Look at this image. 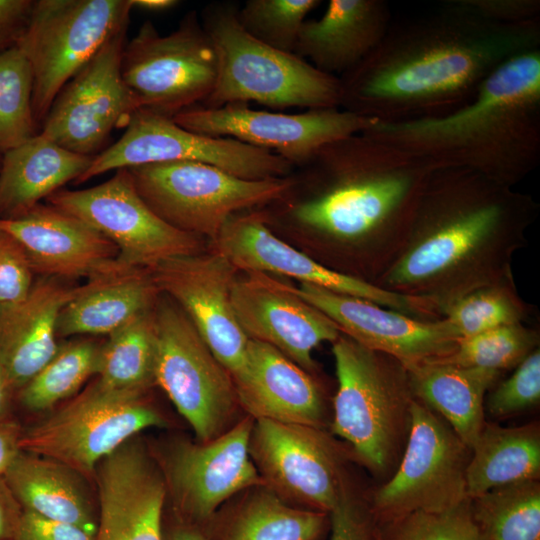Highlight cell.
<instances>
[{"label": "cell", "mask_w": 540, "mask_h": 540, "mask_svg": "<svg viewBox=\"0 0 540 540\" xmlns=\"http://www.w3.org/2000/svg\"><path fill=\"white\" fill-rule=\"evenodd\" d=\"M99 514L94 540H164L167 492L146 449L130 439L96 468Z\"/></svg>", "instance_id": "obj_23"}, {"label": "cell", "mask_w": 540, "mask_h": 540, "mask_svg": "<svg viewBox=\"0 0 540 540\" xmlns=\"http://www.w3.org/2000/svg\"><path fill=\"white\" fill-rule=\"evenodd\" d=\"M22 512L4 477H0V540H13Z\"/></svg>", "instance_id": "obj_49"}, {"label": "cell", "mask_w": 540, "mask_h": 540, "mask_svg": "<svg viewBox=\"0 0 540 540\" xmlns=\"http://www.w3.org/2000/svg\"><path fill=\"white\" fill-rule=\"evenodd\" d=\"M154 308L108 335L100 346L96 371L99 384L142 393L155 384Z\"/></svg>", "instance_id": "obj_34"}, {"label": "cell", "mask_w": 540, "mask_h": 540, "mask_svg": "<svg viewBox=\"0 0 540 540\" xmlns=\"http://www.w3.org/2000/svg\"><path fill=\"white\" fill-rule=\"evenodd\" d=\"M100 346L80 340L60 346L55 356L15 395L27 410H48L72 396L96 374Z\"/></svg>", "instance_id": "obj_36"}, {"label": "cell", "mask_w": 540, "mask_h": 540, "mask_svg": "<svg viewBox=\"0 0 540 540\" xmlns=\"http://www.w3.org/2000/svg\"><path fill=\"white\" fill-rule=\"evenodd\" d=\"M33 4L32 0H0V52L17 44Z\"/></svg>", "instance_id": "obj_47"}, {"label": "cell", "mask_w": 540, "mask_h": 540, "mask_svg": "<svg viewBox=\"0 0 540 540\" xmlns=\"http://www.w3.org/2000/svg\"><path fill=\"white\" fill-rule=\"evenodd\" d=\"M144 394L96 381L45 419L23 428L20 449L91 477L103 459L137 433L166 425Z\"/></svg>", "instance_id": "obj_9"}, {"label": "cell", "mask_w": 540, "mask_h": 540, "mask_svg": "<svg viewBox=\"0 0 540 540\" xmlns=\"http://www.w3.org/2000/svg\"><path fill=\"white\" fill-rule=\"evenodd\" d=\"M328 529L329 513L291 505L259 485L234 507L217 540H320Z\"/></svg>", "instance_id": "obj_33"}, {"label": "cell", "mask_w": 540, "mask_h": 540, "mask_svg": "<svg viewBox=\"0 0 540 540\" xmlns=\"http://www.w3.org/2000/svg\"><path fill=\"white\" fill-rule=\"evenodd\" d=\"M319 0H248L237 10L243 29L258 41L294 53L306 16Z\"/></svg>", "instance_id": "obj_40"}, {"label": "cell", "mask_w": 540, "mask_h": 540, "mask_svg": "<svg viewBox=\"0 0 540 540\" xmlns=\"http://www.w3.org/2000/svg\"><path fill=\"white\" fill-rule=\"evenodd\" d=\"M147 271L158 291L184 311L231 377L236 374L249 340L232 305L238 269L212 249L167 259Z\"/></svg>", "instance_id": "obj_19"}, {"label": "cell", "mask_w": 540, "mask_h": 540, "mask_svg": "<svg viewBox=\"0 0 540 540\" xmlns=\"http://www.w3.org/2000/svg\"><path fill=\"white\" fill-rule=\"evenodd\" d=\"M362 133L434 167L465 168L514 187L540 162V49L501 64L456 111L376 121Z\"/></svg>", "instance_id": "obj_4"}, {"label": "cell", "mask_w": 540, "mask_h": 540, "mask_svg": "<svg viewBox=\"0 0 540 540\" xmlns=\"http://www.w3.org/2000/svg\"><path fill=\"white\" fill-rule=\"evenodd\" d=\"M249 454L264 485L300 508L329 513L349 485L343 449L321 428L255 419Z\"/></svg>", "instance_id": "obj_15"}, {"label": "cell", "mask_w": 540, "mask_h": 540, "mask_svg": "<svg viewBox=\"0 0 540 540\" xmlns=\"http://www.w3.org/2000/svg\"><path fill=\"white\" fill-rule=\"evenodd\" d=\"M378 525L379 540H480L470 499L444 511H414Z\"/></svg>", "instance_id": "obj_41"}, {"label": "cell", "mask_w": 540, "mask_h": 540, "mask_svg": "<svg viewBox=\"0 0 540 540\" xmlns=\"http://www.w3.org/2000/svg\"><path fill=\"white\" fill-rule=\"evenodd\" d=\"M435 167L364 133L319 148L294 167L292 185L258 208L355 259L358 277L373 283L407 238L420 196Z\"/></svg>", "instance_id": "obj_2"}, {"label": "cell", "mask_w": 540, "mask_h": 540, "mask_svg": "<svg viewBox=\"0 0 540 540\" xmlns=\"http://www.w3.org/2000/svg\"><path fill=\"white\" fill-rule=\"evenodd\" d=\"M538 345L539 333L516 323L460 339L449 355L434 361L503 372L516 368Z\"/></svg>", "instance_id": "obj_39"}, {"label": "cell", "mask_w": 540, "mask_h": 540, "mask_svg": "<svg viewBox=\"0 0 540 540\" xmlns=\"http://www.w3.org/2000/svg\"><path fill=\"white\" fill-rule=\"evenodd\" d=\"M337 391L331 433L349 443L371 472L394 471L404 450L415 399L408 371L390 355L368 349L344 334L332 342Z\"/></svg>", "instance_id": "obj_6"}, {"label": "cell", "mask_w": 540, "mask_h": 540, "mask_svg": "<svg viewBox=\"0 0 540 540\" xmlns=\"http://www.w3.org/2000/svg\"><path fill=\"white\" fill-rule=\"evenodd\" d=\"M211 243L213 249L238 270L280 274L304 284L365 299L417 319H437L431 307L418 298L390 292L336 271L293 248L272 232L258 209L231 216Z\"/></svg>", "instance_id": "obj_18"}, {"label": "cell", "mask_w": 540, "mask_h": 540, "mask_svg": "<svg viewBox=\"0 0 540 540\" xmlns=\"http://www.w3.org/2000/svg\"><path fill=\"white\" fill-rule=\"evenodd\" d=\"M47 201L111 241L118 261L128 268L149 270L167 259L205 251L204 238L174 228L153 212L127 168L87 189H60Z\"/></svg>", "instance_id": "obj_14"}, {"label": "cell", "mask_w": 540, "mask_h": 540, "mask_svg": "<svg viewBox=\"0 0 540 540\" xmlns=\"http://www.w3.org/2000/svg\"><path fill=\"white\" fill-rule=\"evenodd\" d=\"M172 120L192 132L228 137L273 152L294 167L322 146L362 133L376 122L339 107L286 114L251 109L243 103L218 108L196 105Z\"/></svg>", "instance_id": "obj_17"}, {"label": "cell", "mask_w": 540, "mask_h": 540, "mask_svg": "<svg viewBox=\"0 0 540 540\" xmlns=\"http://www.w3.org/2000/svg\"><path fill=\"white\" fill-rule=\"evenodd\" d=\"M391 23L383 0H330L320 18L303 23L294 54L339 78L377 47Z\"/></svg>", "instance_id": "obj_27"}, {"label": "cell", "mask_w": 540, "mask_h": 540, "mask_svg": "<svg viewBox=\"0 0 540 540\" xmlns=\"http://www.w3.org/2000/svg\"><path fill=\"white\" fill-rule=\"evenodd\" d=\"M330 540H379V525L369 502L356 495L350 484L329 512Z\"/></svg>", "instance_id": "obj_43"}, {"label": "cell", "mask_w": 540, "mask_h": 540, "mask_svg": "<svg viewBox=\"0 0 540 540\" xmlns=\"http://www.w3.org/2000/svg\"><path fill=\"white\" fill-rule=\"evenodd\" d=\"M413 396L443 418L471 450L485 425V395L502 372L434 360L409 368Z\"/></svg>", "instance_id": "obj_29"}, {"label": "cell", "mask_w": 540, "mask_h": 540, "mask_svg": "<svg viewBox=\"0 0 540 540\" xmlns=\"http://www.w3.org/2000/svg\"><path fill=\"white\" fill-rule=\"evenodd\" d=\"M246 274L232 288L233 310L245 335L276 348L308 373L314 371L312 352L338 338L337 325L289 284L261 272Z\"/></svg>", "instance_id": "obj_22"}, {"label": "cell", "mask_w": 540, "mask_h": 540, "mask_svg": "<svg viewBox=\"0 0 540 540\" xmlns=\"http://www.w3.org/2000/svg\"><path fill=\"white\" fill-rule=\"evenodd\" d=\"M480 17L501 24L540 19L539 0H461Z\"/></svg>", "instance_id": "obj_46"}, {"label": "cell", "mask_w": 540, "mask_h": 540, "mask_svg": "<svg viewBox=\"0 0 540 540\" xmlns=\"http://www.w3.org/2000/svg\"><path fill=\"white\" fill-rule=\"evenodd\" d=\"M3 477L23 511L96 533L98 517L84 477L73 469L21 451Z\"/></svg>", "instance_id": "obj_31"}, {"label": "cell", "mask_w": 540, "mask_h": 540, "mask_svg": "<svg viewBox=\"0 0 540 540\" xmlns=\"http://www.w3.org/2000/svg\"><path fill=\"white\" fill-rule=\"evenodd\" d=\"M238 8L231 1L212 2L199 14L217 61L214 88L200 106L256 102L279 109L340 108L339 78L252 37L238 22Z\"/></svg>", "instance_id": "obj_5"}, {"label": "cell", "mask_w": 540, "mask_h": 540, "mask_svg": "<svg viewBox=\"0 0 540 540\" xmlns=\"http://www.w3.org/2000/svg\"><path fill=\"white\" fill-rule=\"evenodd\" d=\"M127 28L106 41L56 96L40 134L59 146L95 156L114 129L125 128L139 103L126 85L121 60Z\"/></svg>", "instance_id": "obj_16"}, {"label": "cell", "mask_w": 540, "mask_h": 540, "mask_svg": "<svg viewBox=\"0 0 540 540\" xmlns=\"http://www.w3.org/2000/svg\"><path fill=\"white\" fill-rule=\"evenodd\" d=\"M540 478V427L538 422L503 427L485 423L471 448L466 469L469 499L515 482Z\"/></svg>", "instance_id": "obj_32"}, {"label": "cell", "mask_w": 540, "mask_h": 540, "mask_svg": "<svg viewBox=\"0 0 540 540\" xmlns=\"http://www.w3.org/2000/svg\"><path fill=\"white\" fill-rule=\"evenodd\" d=\"M538 204L477 172L435 167L405 243L372 283L442 310L483 286L513 279L512 257L526 241Z\"/></svg>", "instance_id": "obj_3"}, {"label": "cell", "mask_w": 540, "mask_h": 540, "mask_svg": "<svg viewBox=\"0 0 540 540\" xmlns=\"http://www.w3.org/2000/svg\"><path fill=\"white\" fill-rule=\"evenodd\" d=\"M480 540H540V483L502 485L470 499Z\"/></svg>", "instance_id": "obj_35"}, {"label": "cell", "mask_w": 540, "mask_h": 540, "mask_svg": "<svg viewBox=\"0 0 540 540\" xmlns=\"http://www.w3.org/2000/svg\"><path fill=\"white\" fill-rule=\"evenodd\" d=\"M154 316L155 384L186 419L198 441H210L235 424L240 405L232 377L169 297L158 298Z\"/></svg>", "instance_id": "obj_10"}, {"label": "cell", "mask_w": 540, "mask_h": 540, "mask_svg": "<svg viewBox=\"0 0 540 540\" xmlns=\"http://www.w3.org/2000/svg\"><path fill=\"white\" fill-rule=\"evenodd\" d=\"M93 157L69 151L40 133L6 151L0 166V219L19 216L75 182Z\"/></svg>", "instance_id": "obj_28"}, {"label": "cell", "mask_w": 540, "mask_h": 540, "mask_svg": "<svg viewBox=\"0 0 540 540\" xmlns=\"http://www.w3.org/2000/svg\"><path fill=\"white\" fill-rule=\"evenodd\" d=\"M291 289L360 345L392 356L406 368L449 355L458 338L443 319L422 320L365 299L300 283Z\"/></svg>", "instance_id": "obj_21"}, {"label": "cell", "mask_w": 540, "mask_h": 540, "mask_svg": "<svg viewBox=\"0 0 540 540\" xmlns=\"http://www.w3.org/2000/svg\"><path fill=\"white\" fill-rule=\"evenodd\" d=\"M34 271L19 242L0 230V305L23 300L33 286Z\"/></svg>", "instance_id": "obj_44"}, {"label": "cell", "mask_w": 540, "mask_h": 540, "mask_svg": "<svg viewBox=\"0 0 540 540\" xmlns=\"http://www.w3.org/2000/svg\"><path fill=\"white\" fill-rule=\"evenodd\" d=\"M145 203L166 223L211 242L231 216L264 207L292 185L282 178L247 180L217 167L190 161L127 168Z\"/></svg>", "instance_id": "obj_7"}, {"label": "cell", "mask_w": 540, "mask_h": 540, "mask_svg": "<svg viewBox=\"0 0 540 540\" xmlns=\"http://www.w3.org/2000/svg\"><path fill=\"white\" fill-rule=\"evenodd\" d=\"M32 93V70L22 51L15 45L0 52V153L37 134Z\"/></svg>", "instance_id": "obj_38"}, {"label": "cell", "mask_w": 540, "mask_h": 540, "mask_svg": "<svg viewBox=\"0 0 540 540\" xmlns=\"http://www.w3.org/2000/svg\"><path fill=\"white\" fill-rule=\"evenodd\" d=\"M16 395L6 371L0 364V421L12 416L11 404Z\"/></svg>", "instance_id": "obj_50"}, {"label": "cell", "mask_w": 540, "mask_h": 540, "mask_svg": "<svg viewBox=\"0 0 540 540\" xmlns=\"http://www.w3.org/2000/svg\"><path fill=\"white\" fill-rule=\"evenodd\" d=\"M160 292L147 270L129 269L89 279L62 310L57 335H110L152 310Z\"/></svg>", "instance_id": "obj_30"}, {"label": "cell", "mask_w": 540, "mask_h": 540, "mask_svg": "<svg viewBox=\"0 0 540 540\" xmlns=\"http://www.w3.org/2000/svg\"><path fill=\"white\" fill-rule=\"evenodd\" d=\"M248 416L324 429L322 391L310 373L266 343L249 339L240 370L232 376Z\"/></svg>", "instance_id": "obj_25"}, {"label": "cell", "mask_w": 540, "mask_h": 540, "mask_svg": "<svg viewBox=\"0 0 540 540\" xmlns=\"http://www.w3.org/2000/svg\"><path fill=\"white\" fill-rule=\"evenodd\" d=\"M132 0H37L16 46L33 75L32 109L45 120L65 84L102 45L128 28Z\"/></svg>", "instance_id": "obj_8"}, {"label": "cell", "mask_w": 540, "mask_h": 540, "mask_svg": "<svg viewBox=\"0 0 540 540\" xmlns=\"http://www.w3.org/2000/svg\"><path fill=\"white\" fill-rule=\"evenodd\" d=\"M540 400V350L527 356L514 373L490 393L486 405L495 418H506L526 410Z\"/></svg>", "instance_id": "obj_42"}, {"label": "cell", "mask_w": 540, "mask_h": 540, "mask_svg": "<svg viewBox=\"0 0 540 540\" xmlns=\"http://www.w3.org/2000/svg\"><path fill=\"white\" fill-rule=\"evenodd\" d=\"M121 71L140 108L172 118L202 104L214 88L217 61L198 12L189 11L167 35L145 21L124 46Z\"/></svg>", "instance_id": "obj_11"}, {"label": "cell", "mask_w": 540, "mask_h": 540, "mask_svg": "<svg viewBox=\"0 0 540 540\" xmlns=\"http://www.w3.org/2000/svg\"><path fill=\"white\" fill-rule=\"evenodd\" d=\"M0 230L19 242L34 273L89 280L132 269L118 261L119 251L106 237L49 204L0 219Z\"/></svg>", "instance_id": "obj_24"}, {"label": "cell", "mask_w": 540, "mask_h": 540, "mask_svg": "<svg viewBox=\"0 0 540 540\" xmlns=\"http://www.w3.org/2000/svg\"><path fill=\"white\" fill-rule=\"evenodd\" d=\"M178 161L208 164L247 180L287 177L294 170L289 161L273 152L228 137L192 132L170 117L140 108L122 136L96 154L75 183L112 170Z\"/></svg>", "instance_id": "obj_12"}, {"label": "cell", "mask_w": 540, "mask_h": 540, "mask_svg": "<svg viewBox=\"0 0 540 540\" xmlns=\"http://www.w3.org/2000/svg\"><path fill=\"white\" fill-rule=\"evenodd\" d=\"M49 277L33 283L20 302L0 305V364L17 392L57 353L64 307L86 289Z\"/></svg>", "instance_id": "obj_26"}, {"label": "cell", "mask_w": 540, "mask_h": 540, "mask_svg": "<svg viewBox=\"0 0 540 540\" xmlns=\"http://www.w3.org/2000/svg\"><path fill=\"white\" fill-rule=\"evenodd\" d=\"M22 430V426L13 416L0 421V477L4 476L21 452Z\"/></svg>", "instance_id": "obj_48"}, {"label": "cell", "mask_w": 540, "mask_h": 540, "mask_svg": "<svg viewBox=\"0 0 540 540\" xmlns=\"http://www.w3.org/2000/svg\"><path fill=\"white\" fill-rule=\"evenodd\" d=\"M540 49V19L501 24L461 0L391 23L377 47L339 77L340 108L377 122L441 117L474 99L510 58Z\"/></svg>", "instance_id": "obj_1"}, {"label": "cell", "mask_w": 540, "mask_h": 540, "mask_svg": "<svg viewBox=\"0 0 540 540\" xmlns=\"http://www.w3.org/2000/svg\"><path fill=\"white\" fill-rule=\"evenodd\" d=\"M248 415L207 442H180L167 459L165 482L181 513L204 521L233 495L264 485L249 454Z\"/></svg>", "instance_id": "obj_20"}, {"label": "cell", "mask_w": 540, "mask_h": 540, "mask_svg": "<svg viewBox=\"0 0 540 540\" xmlns=\"http://www.w3.org/2000/svg\"><path fill=\"white\" fill-rule=\"evenodd\" d=\"M95 533L81 526L23 511L13 540H94Z\"/></svg>", "instance_id": "obj_45"}, {"label": "cell", "mask_w": 540, "mask_h": 540, "mask_svg": "<svg viewBox=\"0 0 540 540\" xmlns=\"http://www.w3.org/2000/svg\"><path fill=\"white\" fill-rule=\"evenodd\" d=\"M471 450L448 423L414 399L407 441L394 473L369 502L378 522L414 512H439L467 500Z\"/></svg>", "instance_id": "obj_13"}, {"label": "cell", "mask_w": 540, "mask_h": 540, "mask_svg": "<svg viewBox=\"0 0 540 540\" xmlns=\"http://www.w3.org/2000/svg\"><path fill=\"white\" fill-rule=\"evenodd\" d=\"M528 305L521 299L514 279L475 289L446 306L441 313L460 340L516 323L528 316Z\"/></svg>", "instance_id": "obj_37"}, {"label": "cell", "mask_w": 540, "mask_h": 540, "mask_svg": "<svg viewBox=\"0 0 540 540\" xmlns=\"http://www.w3.org/2000/svg\"><path fill=\"white\" fill-rule=\"evenodd\" d=\"M164 540H207L195 527L181 525L171 530Z\"/></svg>", "instance_id": "obj_51"}, {"label": "cell", "mask_w": 540, "mask_h": 540, "mask_svg": "<svg viewBox=\"0 0 540 540\" xmlns=\"http://www.w3.org/2000/svg\"><path fill=\"white\" fill-rule=\"evenodd\" d=\"M179 4L176 0H132L133 8L145 11L161 12L169 10Z\"/></svg>", "instance_id": "obj_52"}]
</instances>
